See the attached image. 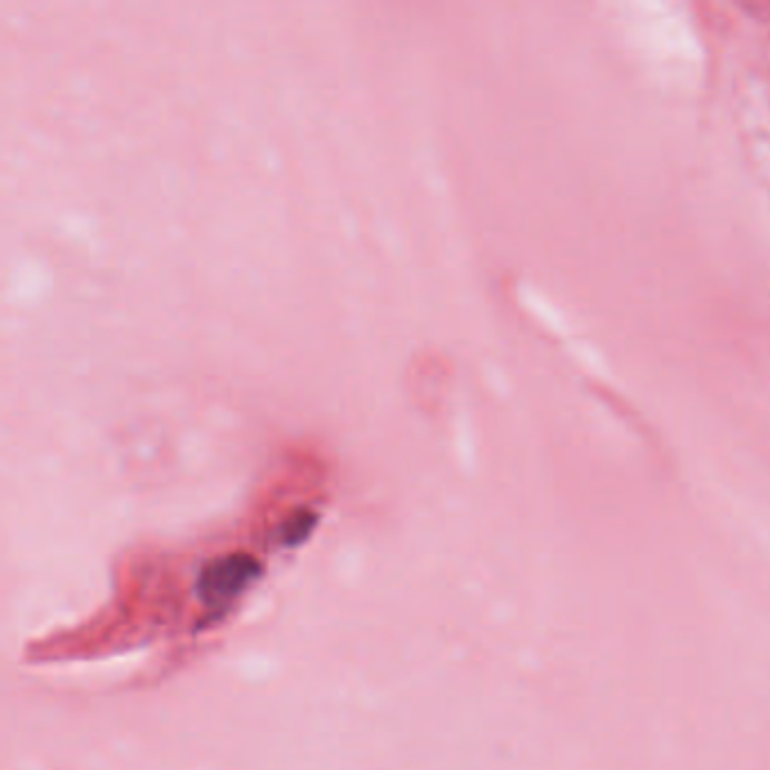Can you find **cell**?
Returning a JSON list of instances; mask_svg holds the SVG:
<instances>
[{"label": "cell", "mask_w": 770, "mask_h": 770, "mask_svg": "<svg viewBox=\"0 0 770 770\" xmlns=\"http://www.w3.org/2000/svg\"><path fill=\"white\" fill-rule=\"evenodd\" d=\"M260 574V563L251 554H226L210 561L199 576V596L208 605H224L236 599Z\"/></svg>", "instance_id": "obj_1"}, {"label": "cell", "mask_w": 770, "mask_h": 770, "mask_svg": "<svg viewBox=\"0 0 770 770\" xmlns=\"http://www.w3.org/2000/svg\"><path fill=\"white\" fill-rule=\"evenodd\" d=\"M317 522V515L313 511H296L292 513L283 526H280V537H283V543L285 545H298L300 541H305L307 533L313 531Z\"/></svg>", "instance_id": "obj_2"}]
</instances>
